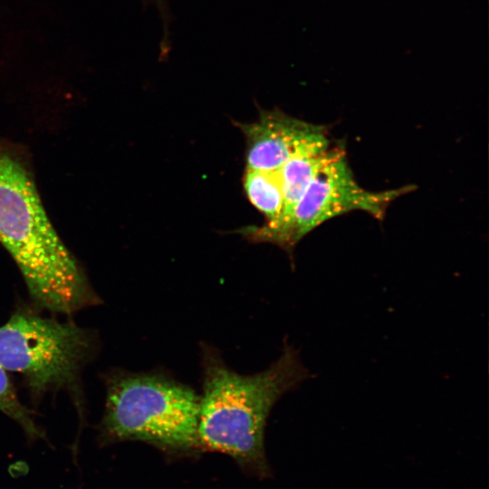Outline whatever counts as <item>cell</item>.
I'll return each mask as SVG.
<instances>
[{"label":"cell","mask_w":489,"mask_h":489,"mask_svg":"<svg viewBox=\"0 0 489 489\" xmlns=\"http://www.w3.org/2000/svg\"><path fill=\"white\" fill-rule=\"evenodd\" d=\"M198 446L243 463L264 458V429L277 401L314 378L300 350L287 340L279 358L260 372L243 375L231 369L219 350L200 343Z\"/></svg>","instance_id":"cell-1"},{"label":"cell","mask_w":489,"mask_h":489,"mask_svg":"<svg viewBox=\"0 0 489 489\" xmlns=\"http://www.w3.org/2000/svg\"><path fill=\"white\" fill-rule=\"evenodd\" d=\"M0 243L16 263L34 302L72 314L100 302L53 229L24 162L0 145Z\"/></svg>","instance_id":"cell-2"},{"label":"cell","mask_w":489,"mask_h":489,"mask_svg":"<svg viewBox=\"0 0 489 489\" xmlns=\"http://www.w3.org/2000/svg\"><path fill=\"white\" fill-rule=\"evenodd\" d=\"M101 442H147L168 450L199 448V395L162 369H115L105 377Z\"/></svg>","instance_id":"cell-3"},{"label":"cell","mask_w":489,"mask_h":489,"mask_svg":"<svg viewBox=\"0 0 489 489\" xmlns=\"http://www.w3.org/2000/svg\"><path fill=\"white\" fill-rule=\"evenodd\" d=\"M95 350L85 329L29 311L14 312L0 326V365L19 373L34 398L77 386Z\"/></svg>","instance_id":"cell-4"},{"label":"cell","mask_w":489,"mask_h":489,"mask_svg":"<svg viewBox=\"0 0 489 489\" xmlns=\"http://www.w3.org/2000/svg\"><path fill=\"white\" fill-rule=\"evenodd\" d=\"M416 189L413 185L381 191L361 187L349 165L345 150H333L295 206L283 249L291 256L295 245L325 222L354 211L382 220L390 204Z\"/></svg>","instance_id":"cell-5"},{"label":"cell","mask_w":489,"mask_h":489,"mask_svg":"<svg viewBox=\"0 0 489 489\" xmlns=\"http://www.w3.org/2000/svg\"><path fill=\"white\" fill-rule=\"evenodd\" d=\"M245 138L246 168L279 170L292 156L311 147L331 142L328 130L284 113L280 110H259L258 119L236 122Z\"/></svg>","instance_id":"cell-6"},{"label":"cell","mask_w":489,"mask_h":489,"mask_svg":"<svg viewBox=\"0 0 489 489\" xmlns=\"http://www.w3.org/2000/svg\"><path fill=\"white\" fill-rule=\"evenodd\" d=\"M244 191L250 203L261 212L266 222L274 225L283 209V191L280 169L273 171L245 168L243 177Z\"/></svg>","instance_id":"cell-7"},{"label":"cell","mask_w":489,"mask_h":489,"mask_svg":"<svg viewBox=\"0 0 489 489\" xmlns=\"http://www.w3.org/2000/svg\"><path fill=\"white\" fill-rule=\"evenodd\" d=\"M0 411L14 420L31 440L44 439L45 436L37 426L33 412L19 399L9 376L0 365Z\"/></svg>","instance_id":"cell-8"},{"label":"cell","mask_w":489,"mask_h":489,"mask_svg":"<svg viewBox=\"0 0 489 489\" xmlns=\"http://www.w3.org/2000/svg\"><path fill=\"white\" fill-rule=\"evenodd\" d=\"M164 2H165L164 0H157V3H158V5H161V4H163Z\"/></svg>","instance_id":"cell-9"}]
</instances>
